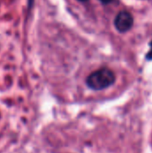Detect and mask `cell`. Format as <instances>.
Instances as JSON below:
<instances>
[{
  "mask_svg": "<svg viewBox=\"0 0 152 153\" xmlns=\"http://www.w3.org/2000/svg\"><path fill=\"white\" fill-rule=\"evenodd\" d=\"M103 4H110V3H112L114 0H99Z\"/></svg>",
  "mask_w": 152,
  "mask_h": 153,
  "instance_id": "cell-4",
  "label": "cell"
},
{
  "mask_svg": "<svg viewBox=\"0 0 152 153\" xmlns=\"http://www.w3.org/2000/svg\"><path fill=\"white\" fill-rule=\"evenodd\" d=\"M32 2H33V0H28V4H29V7H30V6H31V4H32Z\"/></svg>",
  "mask_w": 152,
  "mask_h": 153,
  "instance_id": "cell-5",
  "label": "cell"
},
{
  "mask_svg": "<svg viewBox=\"0 0 152 153\" xmlns=\"http://www.w3.org/2000/svg\"><path fill=\"white\" fill-rule=\"evenodd\" d=\"M150 51L146 54V59L147 60H150V61H152V40L150 42Z\"/></svg>",
  "mask_w": 152,
  "mask_h": 153,
  "instance_id": "cell-3",
  "label": "cell"
},
{
  "mask_svg": "<svg viewBox=\"0 0 152 153\" xmlns=\"http://www.w3.org/2000/svg\"><path fill=\"white\" fill-rule=\"evenodd\" d=\"M78 1H80V2H87L88 0H78Z\"/></svg>",
  "mask_w": 152,
  "mask_h": 153,
  "instance_id": "cell-6",
  "label": "cell"
},
{
  "mask_svg": "<svg viewBox=\"0 0 152 153\" xmlns=\"http://www.w3.org/2000/svg\"><path fill=\"white\" fill-rule=\"evenodd\" d=\"M133 25V17L127 11H121L115 18V27L122 33L127 32Z\"/></svg>",
  "mask_w": 152,
  "mask_h": 153,
  "instance_id": "cell-2",
  "label": "cell"
},
{
  "mask_svg": "<svg viewBox=\"0 0 152 153\" xmlns=\"http://www.w3.org/2000/svg\"><path fill=\"white\" fill-rule=\"evenodd\" d=\"M116 82L115 74L104 67L90 74L86 79L87 86L93 91H101L113 85Z\"/></svg>",
  "mask_w": 152,
  "mask_h": 153,
  "instance_id": "cell-1",
  "label": "cell"
}]
</instances>
